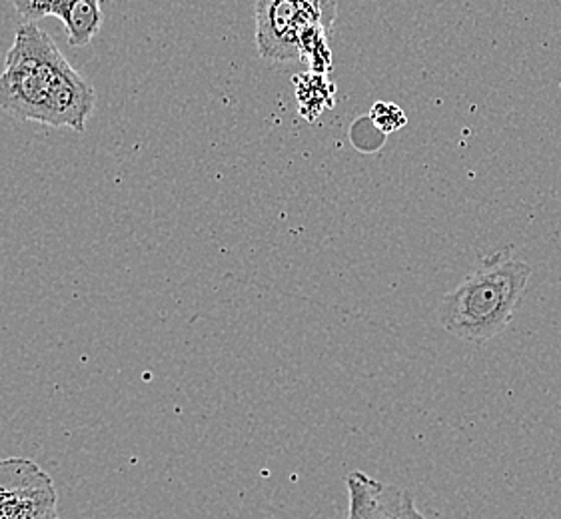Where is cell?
Here are the masks:
<instances>
[{"label":"cell","instance_id":"cell-1","mask_svg":"<svg viewBox=\"0 0 561 519\" xmlns=\"http://www.w3.org/2000/svg\"><path fill=\"white\" fill-rule=\"evenodd\" d=\"M96 91L36 23H23L0 72V111L19 123L84 132Z\"/></svg>","mask_w":561,"mask_h":519},{"label":"cell","instance_id":"cell-2","mask_svg":"<svg viewBox=\"0 0 561 519\" xmlns=\"http://www.w3.org/2000/svg\"><path fill=\"white\" fill-rule=\"evenodd\" d=\"M531 266L502 250L449 290L438 305L442 327L463 342L482 344L507 330L528 290Z\"/></svg>","mask_w":561,"mask_h":519},{"label":"cell","instance_id":"cell-5","mask_svg":"<svg viewBox=\"0 0 561 519\" xmlns=\"http://www.w3.org/2000/svg\"><path fill=\"white\" fill-rule=\"evenodd\" d=\"M23 23L55 16L67 28L68 45L80 48L99 36L104 24L102 0H11Z\"/></svg>","mask_w":561,"mask_h":519},{"label":"cell","instance_id":"cell-6","mask_svg":"<svg viewBox=\"0 0 561 519\" xmlns=\"http://www.w3.org/2000/svg\"><path fill=\"white\" fill-rule=\"evenodd\" d=\"M346 486L348 519H426L402 487L383 484L364 472L348 474Z\"/></svg>","mask_w":561,"mask_h":519},{"label":"cell","instance_id":"cell-4","mask_svg":"<svg viewBox=\"0 0 561 519\" xmlns=\"http://www.w3.org/2000/svg\"><path fill=\"white\" fill-rule=\"evenodd\" d=\"M0 519H60L57 487L38 463L0 460Z\"/></svg>","mask_w":561,"mask_h":519},{"label":"cell","instance_id":"cell-3","mask_svg":"<svg viewBox=\"0 0 561 519\" xmlns=\"http://www.w3.org/2000/svg\"><path fill=\"white\" fill-rule=\"evenodd\" d=\"M336 16L334 0H259L256 46L270 62L314 57Z\"/></svg>","mask_w":561,"mask_h":519}]
</instances>
